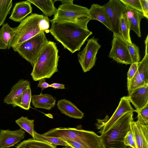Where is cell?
I'll return each mask as SVG.
<instances>
[{
  "instance_id": "cell-1",
  "label": "cell",
  "mask_w": 148,
  "mask_h": 148,
  "mask_svg": "<svg viewBox=\"0 0 148 148\" xmlns=\"http://www.w3.org/2000/svg\"><path fill=\"white\" fill-rule=\"evenodd\" d=\"M49 32L55 39L60 42L64 49L72 53L79 51L88 37L92 34L87 26L68 22H50Z\"/></svg>"
},
{
  "instance_id": "cell-2",
  "label": "cell",
  "mask_w": 148,
  "mask_h": 148,
  "mask_svg": "<svg viewBox=\"0 0 148 148\" xmlns=\"http://www.w3.org/2000/svg\"><path fill=\"white\" fill-rule=\"evenodd\" d=\"M49 20L43 15L32 13L14 27L15 35L11 47L16 52L17 48L23 42L39 33L47 30Z\"/></svg>"
},
{
  "instance_id": "cell-3",
  "label": "cell",
  "mask_w": 148,
  "mask_h": 148,
  "mask_svg": "<svg viewBox=\"0 0 148 148\" xmlns=\"http://www.w3.org/2000/svg\"><path fill=\"white\" fill-rule=\"evenodd\" d=\"M42 135L75 141L84 148H103L100 136L93 131L80 128H56L50 129Z\"/></svg>"
},
{
  "instance_id": "cell-4",
  "label": "cell",
  "mask_w": 148,
  "mask_h": 148,
  "mask_svg": "<svg viewBox=\"0 0 148 148\" xmlns=\"http://www.w3.org/2000/svg\"><path fill=\"white\" fill-rule=\"evenodd\" d=\"M58 52L56 43L49 41L33 66L31 75L34 81L49 78L58 71Z\"/></svg>"
},
{
  "instance_id": "cell-5",
  "label": "cell",
  "mask_w": 148,
  "mask_h": 148,
  "mask_svg": "<svg viewBox=\"0 0 148 148\" xmlns=\"http://www.w3.org/2000/svg\"><path fill=\"white\" fill-rule=\"evenodd\" d=\"M133 112H128L119 119L106 132L100 136L103 148H127L124 137L130 128V122Z\"/></svg>"
},
{
  "instance_id": "cell-6",
  "label": "cell",
  "mask_w": 148,
  "mask_h": 148,
  "mask_svg": "<svg viewBox=\"0 0 148 148\" xmlns=\"http://www.w3.org/2000/svg\"><path fill=\"white\" fill-rule=\"evenodd\" d=\"M73 0L68 1L59 5L53 19L49 21L57 22H68L87 25L90 20L89 16V9L73 3Z\"/></svg>"
},
{
  "instance_id": "cell-7",
  "label": "cell",
  "mask_w": 148,
  "mask_h": 148,
  "mask_svg": "<svg viewBox=\"0 0 148 148\" xmlns=\"http://www.w3.org/2000/svg\"><path fill=\"white\" fill-rule=\"evenodd\" d=\"M49 42L44 32L22 43L16 51L34 66L42 50Z\"/></svg>"
},
{
  "instance_id": "cell-8",
  "label": "cell",
  "mask_w": 148,
  "mask_h": 148,
  "mask_svg": "<svg viewBox=\"0 0 148 148\" xmlns=\"http://www.w3.org/2000/svg\"><path fill=\"white\" fill-rule=\"evenodd\" d=\"M94 37L87 40L83 50L77 54L78 61L84 72L89 71L95 64L96 55L101 46Z\"/></svg>"
},
{
  "instance_id": "cell-9",
  "label": "cell",
  "mask_w": 148,
  "mask_h": 148,
  "mask_svg": "<svg viewBox=\"0 0 148 148\" xmlns=\"http://www.w3.org/2000/svg\"><path fill=\"white\" fill-rule=\"evenodd\" d=\"M148 36L145 40V53L140 62L138 69L133 77L127 82V87L128 95L134 90L148 84Z\"/></svg>"
},
{
  "instance_id": "cell-10",
  "label": "cell",
  "mask_w": 148,
  "mask_h": 148,
  "mask_svg": "<svg viewBox=\"0 0 148 148\" xmlns=\"http://www.w3.org/2000/svg\"><path fill=\"white\" fill-rule=\"evenodd\" d=\"M108 57L118 63L126 65L132 64L127 42L119 35L114 33Z\"/></svg>"
},
{
  "instance_id": "cell-11",
  "label": "cell",
  "mask_w": 148,
  "mask_h": 148,
  "mask_svg": "<svg viewBox=\"0 0 148 148\" xmlns=\"http://www.w3.org/2000/svg\"><path fill=\"white\" fill-rule=\"evenodd\" d=\"M103 6L110 21L112 32L119 35V20L121 15L126 12L127 7L120 0H110Z\"/></svg>"
},
{
  "instance_id": "cell-12",
  "label": "cell",
  "mask_w": 148,
  "mask_h": 148,
  "mask_svg": "<svg viewBox=\"0 0 148 148\" xmlns=\"http://www.w3.org/2000/svg\"><path fill=\"white\" fill-rule=\"evenodd\" d=\"M137 111L132 108L128 97H123L121 98L119 104L112 116L102 125L99 132L101 134L105 133L124 115L129 112H136Z\"/></svg>"
},
{
  "instance_id": "cell-13",
  "label": "cell",
  "mask_w": 148,
  "mask_h": 148,
  "mask_svg": "<svg viewBox=\"0 0 148 148\" xmlns=\"http://www.w3.org/2000/svg\"><path fill=\"white\" fill-rule=\"evenodd\" d=\"M136 148H148V125L137 120L130 122Z\"/></svg>"
},
{
  "instance_id": "cell-14",
  "label": "cell",
  "mask_w": 148,
  "mask_h": 148,
  "mask_svg": "<svg viewBox=\"0 0 148 148\" xmlns=\"http://www.w3.org/2000/svg\"><path fill=\"white\" fill-rule=\"evenodd\" d=\"M25 132L21 128L12 131L0 130V148H8L14 146L23 139Z\"/></svg>"
},
{
  "instance_id": "cell-15",
  "label": "cell",
  "mask_w": 148,
  "mask_h": 148,
  "mask_svg": "<svg viewBox=\"0 0 148 148\" xmlns=\"http://www.w3.org/2000/svg\"><path fill=\"white\" fill-rule=\"evenodd\" d=\"M128 97L136 110H140L148 104V84L134 90Z\"/></svg>"
},
{
  "instance_id": "cell-16",
  "label": "cell",
  "mask_w": 148,
  "mask_h": 148,
  "mask_svg": "<svg viewBox=\"0 0 148 148\" xmlns=\"http://www.w3.org/2000/svg\"><path fill=\"white\" fill-rule=\"evenodd\" d=\"M32 10L31 3L28 0L18 2L15 3L9 18L14 22H20L32 12Z\"/></svg>"
},
{
  "instance_id": "cell-17",
  "label": "cell",
  "mask_w": 148,
  "mask_h": 148,
  "mask_svg": "<svg viewBox=\"0 0 148 148\" xmlns=\"http://www.w3.org/2000/svg\"><path fill=\"white\" fill-rule=\"evenodd\" d=\"M88 14L90 20H95L101 22L112 32L110 21L103 5L92 4L89 10Z\"/></svg>"
},
{
  "instance_id": "cell-18",
  "label": "cell",
  "mask_w": 148,
  "mask_h": 148,
  "mask_svg": "<svg viewBox=\"0 0 148 148\" xmlns=\"http://www.w3.org/2000/svg\"><path fill=\"white\" fill-rule=\"evenodd\" d=\"M57 105L61 113L70 117L80 119L84 116V113L75 105L66 99L58 100Z\"/></svg>"
},
{
  "instance_id": "cell-19",
  "label": "cell",
  "mask_w": 148,
  "mask_h": 148,
  "mask_svg": "<svg viewBox=\"0 0 148 148\" xmlns=\"http://www.w3.org/2000/svg\"><path fill=\"white\" fill-rule=\"evenodd\" d=\"M2 25L0 29V50L9 49L15 35L14 28L7 23Z\"/></svg>"
},
{
  "instance_id": "cell-20",
  "label": "cell",
  "mask_w": 148,
  "mask_h": 148,
  "mask_svg": "<svg viewBox=\"0 0 148 148\" xmlns=\"http://www.w3.org/2000/svg\"><path fill=\"white\" fill-rule=\"evenodd\" d=\"M32 103L35 108L50 110L56 104V98L48 94L34 95L32 96Z\"/></svg>"
},
{
  "instance_id": "cell-21",
  "label": "cell",
  "mask_w": 148,
  "mask_h": 148,
  "mask_svg": "<svg viewBox=\"0 0 148 148\" xmlns=\"http://www.w3.org/2000/svg\"><path fill=\"white\" fill-rule=\"evenodd\" d=\"M30 82L27 80L20 79L11 88L10 93L4 99L8 104H12L14 101L18 98L27 88L30 87Z\"/></svg>"
},
{
  "instance_id": "cell-22",
  "label": "cell",
  "mask_w": 148,
  "mask_h": 148,
  "mask_svg": "<svg viewBox=\"0 0 148 148\" xmlns=\"http://www.w3.org/2000/svg\"><path fill=\"white\" fill-rule=\"evenodd\" d=\"M127 8L125 13L129 21L130 30L133 31L138 37H140V22L141 19L144 17L142 13Z\"/></svg>"
},
{
  "instance_id": "cell-23",
  "label": "cell",
  "mask_w": 148,
  "mask_h": 148,
  "mask_svg": "<svg viewBox=\"0 0 148 148\" xmlns=\"http://www.w3.org/2000/svg\"><path fill=\"white\" fill-rule=\"evenodd\" d=\"M31 3L38 8L47 17L54 15L57 9L55 7L54 1L28 0Z\"/></svg>"
},
{
  "instance_id": "cell-24",
  "label": "cell",
  "mask_w": 148,
  "mask_h": 148,
  "mask_svg": "<svg viewBox=\"0 0 148 148\" xmlns=\"http://www.w3.org/2000/svg\"><path fill=\"white\" fill-rule=\"evenodd\" d=\"M32 98L31 89L29 87L14 101L12 105L13 107L17 106L25 110H28L30 108Z\"/></svg>"
},
{
  "instance_id": "cell-25",
  "label": "cell",
  "mask_w": 148,
  "mask_h": 148,
  "mask_svg": "<svg viewBox=\"0 0 148 148\" xmlns=\"http://www.w3.org/2000/svg\"><path fill=\"white\" fill-rule=\"evenodd\" d=\"M119 28V35L127 44H132L130 35V24L125 13L123 14L120 18Z\"/></svg>"
},
{
  "instance_id": "cell-26",
  "label": "cell",
  "mask_w": 148,
  "mask_h": 148,
  "mask_svg": "<svg viewBox=\"0 0 148 148\" xmlns=\"http://www.w3.org/2000/svg\"><path fill=\"white\" fill-rule=\"evenodd\" d=\"M16 148H57V146L32 138L23 140L18 144Z\"/></svg>"
},
{
  "instance_id": "cell-27",
  "label": "cell",
  "mask_w": 148,
  "mask_h": 148,
  "mask_svg": "<svg viewBox=\"0 0 148 148\" xmlns=\"http://www.w3.org/2000/svg\"><path fill=\"white\" fill-rule=\"evenodd\" d=\"M34 135V139L36 140L45 142L54 145H60L70 147V145L65 140L60 138L44 136L42 134L37 133L35 131Z\"/></svg>"
},
{
  "instance_id": "cell-28",
  "label": "cell",
  "mask_w": 148,
  "mask_h": 148,
  "mask_svg": "<svg viewBox=\"0 0 148 148\" xmlns=\"http://www.w3.org/2000/svg\"><path fill=\"white\" fill-rule=\"evenodd\" d=\"M15 121L21 128L28 133L34 139V120L29 119L27 117L22 116Z\"/></svg>"
},
{
  "instance_id": "cell-29",
  "label": "cell",
  "mask_w": 148,
  "mask_h": 148,
  "mask_svg": "<svg viewBox=\"0 0 148 148\" xmlns=\"http://www.w3.org/2000/svg\"><path fill=\"white\" fill-rule=\"evenodd\" d=\"M12 5V0H0V26L4 24Z\"/></svg>"
},
{
  "instance_id": "cell-30",
  "label": "cell",
  "mask_w": 148,
  "mask_h": 148,
  "mask_svg": "<svg viewBox=\"0 0 148 148\" xmlns=\"http://www.w3.org/2000/svg\"><path fill=\"white\" fill-rule=\"evenodd\" d=\"M127 47L130 54L132 63H138L140 61V56L139 47L135 44L127 43Z\"/></svg>"
},
{
  "instance_id": "cell-31",
  "label": "cell",
  "mask_w": 148,
  "mask_h": 148,
  "mask_svg": "<svg viewBox=\"0 0 148 148\" xmlns=\"http://www.w3.org/2000/svg\"><path fill=\"white\" fill-rule=\"evenodd\" d=\"M120 0L127 7L142 13V9L139 0Z\"/></svg>"
},
{
  "instance_id": "cell-32",
  "label": "cell",
  "mask_w": 148,
  "mask_h": 148,
  "mask_svg": "<svg viewBox=\"0 0 148 148\" xmlns=\"http://www.w3.org/2000/svg\"><path fill=\"white\" fill-rule=\"evenodd\" d=\"M136 112L138 114L137 120L148 125V104Z\"/></svg>"
},
{
  "instance_id": "cell-33",
  "label": "cell",
  "mask_w": 148,
  "mask_h": 148,
  "mask_svg": "<svg viewBox=\"0 0 148 148\" xmlns=\"http://www.w3.org/2000/svg\"><path fill=\"white\" fill-rule=\"evenodd\" d=\"M123 143L127 147L128 146L132 148H136L133 134L130 128L124 137Z\"/></svg>"
},
{
  "instance_id": "cell-34",
  "label": "cell",
  "mask_w": 148,
  "mask_h": 148,
  "mask_svg": "<svg viewBox=\"0 0 148 148\" xmlns=\"http://www.w3.org/2000/svg\"><path fill=\"white\" fill-rule=\"evenodd\" d=\"M140 62L132 63L127 73V82L132 79L135 74L139 64Z\"/></svg>"
},
{
  "instance_id": "cell-35",
  "label": "cell",
  "mask_w": 148,
  "mask_h": 148,
  "mask_svg": "<svg viewBox=\"0 0 148 148\" xmlns=\"http://www.w3.org/2000/svg\"><path fill=\"white\" fill-rule=\"evenodd\" d=\"M144 17L148 19V0H139Z\"/></svg>"
},
{
  "instance_id": "cell-36",
  "label": "cell",
  "mask_w": 148,
  "mask_h": 148,
  "mask_svg": "<svg viewBox=\"0 0 148 148\" xmlns=\"http://www.w3.org/2000/svg\"><path fill=\"white\" fill-rule=\"evenodd\" d=\"M45 78H43L40 79L38 84V87L41 88L42 91L44 89L50 87V84L46 82Z\"/></svg>"
},
{
  "instance_id": "cell-37",
  "label": "cell",
  "mask_w": 148,
  "mask_h": 148,
  "mask_svg": "<svg viewBox=\"0 0 148 148\" xmlns=\"http://www.w3.org/2000/svg\"><path fill=\"white\" fill-rule=\"evenodd\" d=\"M64 86L63 84L58 83H53L50 84V87L53 88L55 89H65Z\"/></svg>"
},
{
  "instance_id": "cell-38",
  "label": "cell",
  "mask_w": 148,
  "mask_h": 148,
  "mask_svg": "<svg viewBox=\"0 0 148 148\" xmlns=\"http://www.w3.org/2000/svg\"><path fill=\"white\" fill-rule=\"evenodd\" d=\"M72 148L71 147H62V148Z\"/></svg>"
},
{
  "instance_id": "cell-39",
  "label": "cell",
  "mask_w": 148,
  "mask_h": 148,
  "mask_svg": "<svg viewBox=\"0 0 148 148\" xmlns=\"http://www.w3.org/2000/svg\"><path fill=\"white\" fill-rule=\"evenodd\" d=\"M128 148H132V147H130L129 146L128 147Z\"/></svg>"
}]
</instances>
